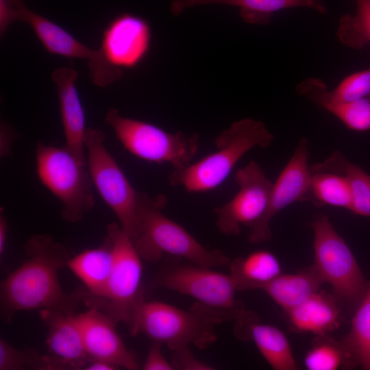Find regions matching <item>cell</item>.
<instances>
[{"label":"cell","mask_w":370,"mask_h":370,"mask_svg":"<svg viewBox=\"0 0 370 370\" xmlns=\"http://www.w3.org/2000/svg\"><path fill=\"white\" fill-rule=\"evenodd\" d=\"M25 260L1 282L0 314L10 323L21 311L49 309L75 314L88 291L82 287L65 292L59 271L67 267L71 256L66 247L48 234H35L25 243Z\"/></svg>","instance_id":"6da1fadb"},{"label":"cell","mask_w":370,"mask_h":370,"mask_svg":"<svg viewBox=\"0 0 370 370\" xmlns=\"http://www.w3.org/2000/svg\"><path fill=\"white\" fill-rule=\"evenodd\" d=\"M167 199L163 194L138 193V235L133 242L141 258L157 263L169 255L207 267L229 265L230 258L219 249L202 245L184 227L163 212Z\"/></svg>","instance_id":"7a4b0ae2"},{"label":"cell","mask_w":370,"mask_h":370,"mask_svg":"<svg viewBox=\"0 0 370 370\" xmlns=\"http://www.w3.org/2000/svg\"><path fill=\"white\" fill-rule=\"evenodd\" d=\"M273 138L262 121L251 118L238 120L216 137L214 152L186 167L173 169L168 177L169 184L188 193L212 190L226 180L245 154L255 147L268 148Z\"/></svg>","instance_id":"3957f363"},{"label":"cell","mask_w":370,"mask_h":370,"mask_svg":"<svg viewBox=\"0 0 370 370\" xmlns=\"http://www.w3.org/2000/svg\"><path fill=\"white\" fill-rule=\"evenodd\" d=\"M217 324L197 303L184 310L159 301H144L129 328L131 335L143 333L153 341L166 344L171 351L190 344L204 349L217 341Z\"/></svg>","instance_id":"277c9868"},{"label":"cell","mask_w":370,"mask_h":370,"mask_svg":"<svg viewBox=\"0 0 370 370\" xmlns=\"http://www.w3.org/2000/svg\"><path fill=\"white\" fill-rule=\"evenodd\" d=\"M165 258L151 285L194 298L196 302L214 310L226 321L238 319L246 311L236 299L237 289L230 273H224L169 256Z\"/></svg>","instance_id":"5b68a950"},{"label":"cell","mask_w":370,"mask_h":370,"mask_svg":"<svg viewBox=\"0 0 370 370\" xmlns=\"http://www.w3.org/2000/svg\"><path fill=\"white\" fill-rule=\"evenodd\" d=\"M37 175L62 204V218L77 223L93 208V183L87 165L81 163L64 145L61 147L36 145Z\"/></svg>","instance_id":"8992f818"},{"label":"cell","mask_w":370,"mask_h":370,"mask_svg":"<svg viewBox=\"0 0 370 370\" xmlns=\"http://www.w3.org/2000/svg\"><path fill=\"white\" fill-rule=\"evenodd\" d=\"M314 265L328 283L343 310L354 312L370 283L367 282L352 250L325 214L312 223Z\"/></svg>","instance_id":"52a82bcc"},{"label":"cell","mask_w":370,"mask_h":370,"mask_svg":"<svg viewBox=\"0 0 370 370\" xmlns=\"http://www.w3.org/2000/svg\"><path fill=\"white\" fill-rule=\"evenodd\" d=\"M105 121L130 153L147 162L169 163L180 169L191 163L199 149L197 134L170 133L154 124L123 116L116 109L108 110Z\"/></svg>","instance_id":"ba28073f"},{"label":"cell","mask_w":370,"mask_h":370,"mask_svg":"<svg viewBox=\"0 0 370 370\" xmlns=\"http://www.w3.org/2000/svg\"><path fill=\"white\" fill-rule=\"evenodd\" d=\"M114 263L104 297L92 308L105 312L116 325L130 328L136 312L145 301L142 286V258L134 243L119 223L107 225Z\"/></svg>","instance_id":"9c48e42d"},{"label":"cell","mask_w":370,"mask_h":370,"mask_svg":"<svg viewBox=\"0 0 370 370\" xmlns=\"http://www.w3.org/2000/svg\"><path fill=\"white\" fill-rule=\"evenodd\" d=\"M106 135L98 128L86 129L84 144L87 166L94 186L119 219L132 242L138 235V193L105 145Z\"/></svg>","instance_id":"30bf717a"},{"label":"cell","mask_w":370,"mask_h":370,"mask_svg":"<svg viewBox=\"0 0 370 370\" xmlns=\"http://www.w3.org/2000/svg\"><path fill=\"white\" fill-rule=\"evenodd\" d=\"M23 1H14V21L27 23L49 53L68 58L86 59L92 80L99 87L121 79L122 71L110 64L100 49L84 45L65 29L29 9Z\"/></svg>","instance_id":"8fae6325"},{"label":"cell","mask_w":370,"mask_h":370,"mask_svg":"<svg viewBox=\"0 0 370 370\" xmlns=\"http://www.w3.org/2000/svg\"><path fill=\"white\" fill-rule=\"evenodd\" d=\"M234 182L236 194L224 205L213 209L218 231L226 236H238L241 227H248L264 213L273 186L261 166L254 160L237 170Z\"/></svg>","instance_id":"7c38bea8"},{"label":"cell","mask_w":370,"mask_h":370,"mask_svg":"<svg viewBox=\"0 0 370 370\" xmlns=\"http://www.w3.org/2000/svg\"><path fill=\"white\" fill-rule=\"evenodd\" d=\"M308 158L309 141L302 137L273 184L264 213L248 227L247 240L250 243L260 244L269 241L272 238L270 224L275 216L293 203L303 202L310 178Z\"/></svg>","instance_id":"4fadbf2b"},{"label":"cell","mask_w":370,"mask_h":370,"mask_svg":"<svg viewBox=\"0 0 370 370\" xmlns=\"http://www.w3.org/2000/svg\"><path fill=\"white\" fill-rule=\"evenodd\" d=\"M151 30L143 18L121 13L104 29L100 50L110 64L121 70L138 65L151 45Z\"/></svg>","instance_id":"5bb4252c"},{"label":"cell","mask_w":370,"mask_h":370,"mask_svg":"<svg viewBox=\"0 0 370 370\" xmlns=\"http://www.w3.org/2000/svg\"><path fill=\"white\" fill-rule=\"evenodd\" d=\"M75 317L91 360L107 362L118 368L138 369L136 356L127 349L116 330V324L105 312L89 308Z\"/></svg>","instance_id":"9a60e30c"},{"label":"cell","mask_w":370,"mask_h":370,"mask_svg":"<svg viewBox=\"0 0 370 370\" xmlns=\"http://www.w3.org/2000/svg\"><path fill=\"white\" fill-rule=\"evenodd\" d=\"M40 315L48 328L46 344L49 355L60 370L85 369L91 359L86 351L75 314L43 309Z\"/></svg>","instance_id":"2e32d148"},{"label":"cell","mask_w":370,"mask_h":370,"mask_svg":"<svg viewBox=\"0 0 370 370\" xmlns=\"http://www.w3.org/2000/svg\"><path fill=\"white\" fill-rule=\"evenodd\" d=\"M79 73L71 67H62L51 74L60 103L65 146L83 164L87 165L84 144L86 132L84 110L76 88Z\"/></svg>","instance_id":"e0dca14e"},{"label":"cell","mask_w":370,"mask_h":370,"mask_svg":"<svg viewBox=\"0 0 370 370\" xmlns=\"http://www.w3.org/2000/svg\"><path fill=\"white\" fill-rule=\"evenodd\" d=\"M236 323L235 335L242 340L251 339L273 369H298L290 343L279 328L260 323L256 314L247 310Z\"/></svg>","instance_id":"ac0fdd59"},{"label":"cell","mask_w":370,"mask_h":370,"mask_svg":"<svg viewBox=\"0 0 370 370\" xmlns=\"http://www.w3.org/2000/svg\"><path fill=\"white\" fill-rule=\"evenodd\" d=\"M113 263L114 254L108 236L98 247L84 250L69 260L67 267L88 291L84 304L88 308L94 307L104 297Z\"/></svg>","instance_id":"d6986e66"},{"label":"cell","mask_w":370,"mask_h":370,"mask_svg":"<svg viewBox=\"0 0 370 370\" xmlns=\"http://www.w3.org/2000/svg\"><path fill=\"white\" fill-rule=\"evenodd\" d=\"M226 5L240 8L243 20L253 25H268L272 16L278 11L306 8L325 14L328 9L322 0H173L170 10L173 15L198 5Z\"/></svg>","instance_id":"ffe728a7"},{"label":"cell","mask_w":370,"mask_h":370,"mask_svg":"<svg viewBox=\"0 0 370 370\" xmlns=\"http://www.w3.org/2000/svg\"><path fill=\"white\" fill-rule=\"evenodd\" d=\"M296 91L338 118L354 131L370 130V99L342 101L334 99L320 79L308 78L297 86Z\"/></svg>","instance_id":"44dd1931"},{"label":"cell","mask_w":370,"mask_h":370,"mask_svg":"<svg viewBox=\"0 0 370 370\" xmlns=\"http://www.w3.org/2000/svg\"><path fill=\"white\" fill-rule=\"evenodd\" d=\"M342 311L333 295L319 291L286 312L295 330L323 336L339 327Z\"/></svg>","instance_id":"7402d4cb"},{"label":"cell","mask_w":370,"mask_h":370,"mask_svg":"<svg viewBox=\"0 0 370 370\" xmlns=\"http://www.w3.org/2000/svg\"><path fill=\"white\" fill-rule=\"evenodd\" d=\"M325 284L314 264L295 273H281L262 291L286 312L303 303Z\"/></svg>","instance_id":"603a6c76"},{"label":"cell","mask_w":370,"mask_h":370,"mask_svg":"<svg viewBox=\"0 0 370 370\" xmlns=\"http://www.w3.org/2000/svg\"><path fill=\"white\" fill-rule=\"evenodd\" d=\"M310 178L304 201L317 208L330 206L350 210L352 195L346 177L323 162L310 166Z\"/></svg>","instance_id":"cb8c5ba5"},{"label":"cell","mask_w":370,"mask_h":370,"mask_svg":"<svg viewBox=\"0 0 370 370\" xmlns=\"http://www.w3.org/2000/svg\"><path fill=\"white\" fill-rule=\"evenodd\" d=\"M229 266L230 275L237 291L262 290L282 273L278 258L264 249L236 258Z\"/></svg>","instance_id":"d4e9b609"},{"label":"cell","mask_w":370,"mask_h":370,"mask_svg":"<svg viewBox=\"0 0 370 370\" xmlns=\"http://www.w3.org/2000/svg\"><path fill=\"white\" fill-rule=\"evenodd\" d=\"M341 342L351 367L370 370V284L354 312L349 332Z\"/></svg>","instance_id":"484cf974"},{"label":"cell","mask_w":370,"mask_h":370,"mask_svg":"<svg viewBox=\"0 0 370 370\" xmlns=\"http://www.w3.org/2000/svg\"><path fill=\"white\" fill-rule=\"evenodd\" d=\"M323 162L343 174L348 181L352 195L349 211L370 217V175L338 151L332 152Z\"/></svg>","instance_id":"4316f807"},{"label":"cell","mask_w":370,"mask_h":370,"mask_svg":"<svg viewBox=\"0 0 370 370\" xmlns=\"http://www.w3.org/2000/svg\"><path fill=\"white\" fill-rule=\"evenodd\" d=\"M352 1L355 2L356 13L341 17L336 36L341 44L360 50L370 43V0Z\"/></svg>","instance_id":"83f0119b"},{"label":"cell","mask_w":370,"mask_h":370,"mask_svg":"<svg viewBox=\"0 0 370 370\" xmlns=\"http://www.w3.org/2000/svg\"><path fill=\"white\" fill-rule=\"evenodd\" d=\"M308 370H336L340 367H351L342 342L323 336H317L304 357Z\"/></svg>","instance_id":"f1b7e54d"},{"label":"cell","mask_w":370,"mask_h":370,"mask_svg":"<svg viewBox=\"0 0 370 370\" xmlns=\"http://www.w3.org/2000/svg\"><path fill=\"white\" fill-rule=\"evenodd\" d=\"M23 369L60 370V368L49 354L16 348L1 338L0 370Z\"/></svg>","instance_id":"f546056e"},{"label":"cell","mask_w":370,"mask_h":370,"mask_svg":"<svg viewBox=\"0 0 370 370\" xmlns=\"http://www.w3.org/2000/svg\"><path fill=\"white\" fill-rule=\"evenodd\" d=\"M330 93L342 101L370 99V68L349 75Z\"/></svg>","instance_id":"4dcf8cb0"},{"label":"cell","mask_w":370,"mask_h":370,"mask_svg":"<svg viewBox=\"0 0 370 370\" xmlns=\"http://www.w3.org/2000/svg\"><path fill=\"white\" fill-rule=\"evenodd\" d=\"M171 364L174 369L184 370H211L214 368L210 365L197 359L188 346L172 350Z\"/></svg>","instance_id":"1f68e13d"},{"label":"cell","mask_w":370,"mask_h":370,"mask_svg":"<svg viewBox=\"0 0 370 370\" xmlns=\"http://www.w3.org/2000/svg\"><path fill=\"white\" fill-rule=\"evenodd\" d=\"M161 344L159 342L153 341L149 350L145 361L143 365L144 370H173L171 362L165 358L161 352Z\"/></svg>","instance_id":"d6a6232c"},{"label":"cell","mask_w":370,"mask_h":370,"mask_svg":"<svg viewBox=\"0 0 370 370\" xmlns=\"http://www.w3.org/2000/svg\"><path fill=\"white\" fill-rule=\"evenodd\" d=\"M18 137V134L8 124L1 121L0 127V154L1 157L11 155V147Z\"/></svg>","instance_id":"836d02e7"},{"label":"cell","mask_w":370,"mask_h":370,"mask_svg":"<svg viewBox=\"0 0 370 370\" xmlns=\"http://www.w3.org/2000/svg\"><path fill=\"white\" fill-rule=\"evenodd\" d=\"M14 0H0V33L2 35L14 22Z\"/></svg>","instance_id":"e575fe53"},{"label":"cell","mask_w":370,"mask_h":370,"mask_svg":"<svg viewBox=\"0 0 370 370\" xmlns=\"http://www.w3.org/2000/svg\"><path fill=\"white\" fill-rule=\"evenodd\" d=\"M8 223L5 217L1 214L0 215V256L4 253L5 242L8 235Z\"/></svg>","instance_id":"d590c367"},{"label":"cell","mask_w":370,"mask_h":370,"mask_svg":"<svg viewBox=\"0 0 370 370\" xmlns=\"http://www.w3.org/2000/svg\"><path fill=\"white\" fill-rule=\"evenodd\" d=\"M118 367L101 360H91L86 367V370H114Z\"/></svg>","instance_id":"8d00e7d4"}]
</instances>
